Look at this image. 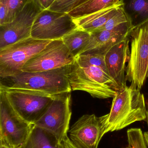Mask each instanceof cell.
<instances>
[{"label": "cell", "instance_id": "cell-1", "mask_svg": "<svg viewBox=\"0 0 148 148\" xmlns=\"http://www.w3.org/2000/svg\"><path fill=\"white\" fill-rule=\"evenodd\" d=\"M113 98L109 113L99 117L103 136L136 122L147 121L145 97L140 89L131 84L119 90Z\"/></svg>", "mask_w": 148, "mask_h": 148}, {"label": "cell", "instance_id": "cell-2", "mask_svg": "<svg viewBox=\"0 0 148 148\" xmlns=\"http://www.w3.org/2000/svg\"><path fill=\"white\" fill-rule=\"evenodd\" d=\"M69 79L72 90L85 91L95 98H113L120 89L107 71L76 58L71 65Z\"/></svg>", "mask_w": 148, "mask_h": 148}, {"label": "cell", "instance_id": "cell-3", "mask_svg": "<svg viewBox=\"0 0 148 148\" xmlns=\"http://www.w3.org/2000/svg\"><path fill=\"white\" fill-rule=\"evenodd\" d=\"M71 65L53 70L35 73L23 72L10 77L8 87L42 91L54 96L72 90L69 75Z\"/></svg>", "mask_w": 148, "mask_h": 148}, {"label": "cell", "instance_id": "cell-4", "mask_svg": "<svg viewBox=\"0 0 148 148\" xmlns=\"http://www.w3.org/2000/svg\"><path fill=\"white\" fill-rule=\"evenodd\" d=\"M9 101L16 112L25 121L34 124L45 114L54 96L38 90L11 88L1 83Z\"/></svg>", "mask_w": 148, "mask_h": 148}, {"label": "cell", "instance_id": "cell-5", "mask_svg": "<svg viewBox=\"0 0 148 148\" xmlns=\"http://www.w3.org/2000/svg\"><path fill=\"white\" fill-rule=\"evenodd\" d=\"M34 126L16 112L5 90L0 87V143L10 148H20L28 138Z\"/></svg>", "mask_w": 148, "mask_h": 148}, {"label": "cell", "instance_id": "cell-6", "mask_svg": "<svg viewBox=\"0 0 148 148\" xmlns=\"http://www.w3.org/2000/svg\"><path fill=\"white\" fill-rule=\"evenodd\" d=\"M52 40L32 37L0 49V76L5 78L23 73V67Z\"/></svg>", "mask_w": 148, "mask_h": 148}, {"label": "cell", "instance_id": "cell-7", "mask_svg": "<svg viewBox=\"0 0 148 148\" xmlns=\"http://www.w3.org/2000/svg\"><path fill=\"white\" fill-rule=\"evenodd\" d=\"M130 38L131 49L126 79L141 89L148 77V21L134 28Z\"/></svg>", "mask_w": 148, "mask_h": 148}, {"label": "cell", "instance_id": "cell-8", "mask_svg": "<svg viewBox=\"0 0 148 148\" xmlns=\"http://www.w3.org/2000/svg\"><path fill=\"white\" fill-rule=\"evenodd\" d=\"M70 103V92L54 95L48 109L34 125L53 135L60 143L69 130L72 114Z\"/></svg>", "mask_w": 148, "mask_h": 148}, {"label": "cell", "instance_id": "cell-9", "mask_svg": "<svg viewBox=\"0 0 148 148\" xmlns=\"http://www.w3.org/2000/svg\"><path fill=\"white\" fill-rule=\"evenodd\" d=\"M78 28L74 19L67 13L44 10L33 24L31 36L41 40L61 39Z\"/></svg>", "mask_w": 148, "mask_h": 148}, {"label": "cell", "instance_id": "cell-10", "mask_svg": "<svg viewBox=\"0 0 148 148\" xmlns=\"http://www.w3.org/2000/svg\"><path fill=\"white\" fill-rule=\"evenodd\" d=\"M43 10L37 0H31L11 22L0 26V49L31 37L34 21Z\"/></svg>", "mask_w": 148, "mask_h": 148}, {"label": "cell", "instance_id": "cell-11", "mask_svg": "<svg viewBox=\"0 0 148 148\" xmlns=\"http://www.w3.org/2000/svg\"><path fill=\"white\" fill-rule=\"evenodd\" d=\"M75 60L62 39L54 40L27 62L22 71L35 73L53 70L72 65Z\"/></svg>", "mask_w": 148, "mask_h": 148}, {"label": "cell", "instance_id": "cell-12", "mask_svg": "<svg viewBox=\"0 0 148 148\" xmlns=\"http://www.w3.org/2000/svg\"><path fill=\"white\" fill-rule=\"evenodd\" d=\"M68 132L70 140L79 148H98L103 136L100 118L94 114L83 115Z\"/></svg>", "mask_w": 148, "mask_h": 148}, {"label": "cell", "instance_id": "cell-13", "mask_svg": "<svg viewBox=\"0 0 148 148\" xmlns=\"http://www.w3.org/2000/svg\"><path fill=\"white\" fill-rule=\"evenodd\" d=\"M130 35L116 44L105 54V62L109 75L115 80L120 89L127 87L126 63L130 50Z\"/></svg>", "mask_w": 148, "mask_h": 148}, {"label": "cell", "instance_id": "cell-14", "mask_svg": "<svg viewBox=\"0 0 148 148\" xmlns=\"http://www.w3.org/2000/svg\"><path fill=\"white\" fill-rule=\"evenodd\" d=\"M133 29L128 22L111 30L93 31L90 33L89 43L82 54H105L113 46L129 36Z\"/></svg>", "mask_w": 148, "mask_h": 148}, {"label": "cell", "instance_id": "cell-15", "mask_svg": "<svg viewBox=\"0 0 148 148\" xmlns=\"http://www.w3.org/2000/svg\"><path fill=\"white\" fill-rule=\"evenodd\" d=\"M120 3V0H78L68 14L74 19H79Z\"/></svg>", "mask_w": 148, "mask_h": 148}, {"label": "cell", "instance_id": "cell-16", "mask_svg": "<svg viewBox=\"0 0 148 148\" xmlns=\"http://www.w3.org/2000/svg\"><path fill=\"white\" fill-rule=\"evenodd\" d=\"M121 6V3L117 6L74 19L75 22L78 28L91 33L104 26L109 19L117 12Z\"/></svg>", "mask_w": 148, "mask_h": 148}, {"label": "cell", "instance_id": "cell-17", "mask_svg": "<svg viewBox=\"0 0 148 148\" xmlns=\"http://www.w3.org/2000/svg\"><path fill=\"white\" fill-rule=\"evenodd\" d=\"M120 2L133 28L148 21V0H120Z\"/></svg>", "mask_w": 148, "mask_h": 148}, {"label": "cell", "instance_id": "cell-18", "mask_svg": "<svg viewBox=\"0 0 148 148\" xmlns=\"http://www.w3.org/2000/svg\"><path fill=\"white\" fill-rule=\"evenodd\" d=\"M59 143L53 135L34 125L28 138L20 148H58Z\"/></svg>", "mask_w": 148, "mask_h": 148}, {"label": "cell", "instance_id": "cell-19", "mask_svg": "<svg viewBox=\"0 0 148 148\" xmlns=\"http://www.w3.org/2000/svg\"><path fill=\"white\" fill-rule=\"evenodd\" d=\"M91 34L77 28L62 38L63 43L75 58L84 52L88 45Z\"/></svg>", "mask_w": 148, "mask_h": 148}, {"label": "cell", "instance_id": "cell-20", "mask_svg": "<svg viewBox=\"0 0 148 148\" xmlns=\"http://www.w3.org/2000/svg\"><path fill=\"white\" fill-rule=\"evenodd\" d=\"M129 148H148L144 134L140 128L129 129L127 131Z\"/></svg>", "mask_w": 148, "mask_h": 148}, {"label": "cell", "instance_id": "cell-21", "mask_svg": "<svg viewBox=\"0 0 148 148\" xmlns=\"http://www.w3.org/2000/svg\"><path fill=\"white\" fill-rule=\"evenodd\" d=\"M31 0H0V3L5 5L8 12L10 22Z\"/></svg>", "mask_w": 148, "mask_h": 148}, {"label": "cell", "instance_id": "cell-22", "mask_svg": "<svg viewBox=\"0 0 148 148\" xmlns=\"http://www.w3.org/2000/svg\"><path fill=\"white\" fill-rule=\"evenodd\" d=\"M128 22H129V21L121 6L117 12L109 19L105 25L96 30H111Z\"/></svg>", "mask_w": 148, "mask_h": 148}, {"label": "cell", "instance_id": "cell-23", "mask_svg": "<svg viewBox=\"0 0 148 148\" xmlns=\"http://www.w3.org/2000/svg\"><path fill=\"white\" fill-rule=\"evenodd\" d=\"M78 0H56L48 10L60 13H68Z\"/></svg>", "mask_w": 148, "mask_h": 148}, {"label": "cell", "instance_id": "cell-24", "mask_svg": "<svg viewBox=\"0 0 148 148\" xmlns=\"http://www.w3.org/2000/svg\"><path fill=\"white\" fill-rule=\"evenodd\" d=\"M58 148H79L75 146L70 139L67 135L59 143Z\"/></svg>", "mask_w": 148, "mask_h": 148}, {"label": "cell", "instance_id": "cell-25", "mask_svg": "<svg viewBox=\"0 0 148 148\" xmlns=\"http://www.w3.org/2000/svg\"><path fill=\"white\" fill-rule=\"evenodd\" d=\"M37 1L43 10L48 9L49 8V0H37Z\"/></svg>", "mask_w": 148, "mask_h": 148}, {"label": "cell", "instance_id": "cell-26", "mask_svg": "<svg viewBox=\"0 0 148 148\" xmlns=\"http://www.w3.org/2000/svg\"><path fill=\"white\" fill-rule=\"evenodd\" d=\"M144 136L148 147V131L145 132V133H144Z\"/></svg>", "mask_w": 148, "mask_h": 148}, {"label": "cell", "instance_id": "cell-27", "mask_svg": "<svg viewBox=\"0 0 148 148\" xmlns=\"http://www.w3.org/2000/svg\"><path fill=\"white\" fill-rule=\"evenodd\" d=\"M56 0H49V8L50 7L51 5L54 3V2Z\"/></svg>", "mask_w": 148, "mask_h": 148}, {"label": "cell", "instance_id": "cell-28", "mask_svg": "<svg viewBox=\"0 0 148 148\" xmlns=\"http://www.w3.org/2000/svg\"><path fill=\"white\" fill-rule=\"evenodd\" d=\"M0 148H10L9 147H7V146H5V145H3V144H1L0 143Z\"/></svg>", "mask_w": 148, "mask_h": 148}, {"label": "cell", "instance_id": "cell-29", "mask_svg": "<svg viewBox=\"0 0 148 148\" xmlns=\"http://www.w3.org/2000/svg\"><path fill=\"white\" fill-rule=\"evenodd\" d=\"M148 108L147 110V122L148 126Z\"/></svg>", "mask_w": 148, "mask_h": 148}, {"label": "cell", "instance_id": "cell-30", "mask_svg": "<svg viewBox=\"0 0 148 148\" xmlns=\"http://www.w3.org/2000/svg\"><path fill=\"white\" fill-rule=\"evenodd\" d=\"M128 148V147H126V148Z\"/></svg>", "mask_w": 148, "mask_h": 148}]
</instances>
